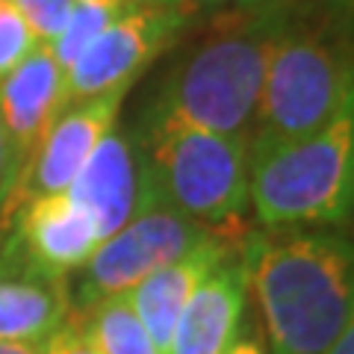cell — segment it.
<instances>
[{
  "instance_id": "cell-1",
  "label": "cell",
  "mask_w": 354,
  "mask_h": 354,
  "mask_svg": "<svg viewBox=\"0 0 354 354\" xmlns=\"http://www.w3.org/2000/svg\"><path fill=\"white\" fill-rule=\"evenodd\" d=\"M242 254L272 354H325L354 322V260L346 236L248 234Z\"/></svg>"
},
{
  "instance_id": "cell-2",
  "label": "cell",
  "mask_w": 354,
  "mask_h": 354,
  "mask_svg": "<svg viewBox=\"0 0 354 354\" xmlns=\"http://www.w3.org/2000/svg\"><path fill=\"white\" fill-rule=\"evenodd\" d=\"M298 12L225 15L213 36L165 74L142 115V127L183 124L227 136H248L266 62Z\"/></svg>"
},
{
  "instance_id": "cell-3",
  "label": "cell",
  "mask_w": 354,
  "mask_h": 354,
  "mask_svg": "<svg viewBox=\"0 0 354 354\" xmlns=\"http://www.w3.org/2000/svg\"><path fill=\"white\" fill-rule=\"evenodd\" d=\"M248 198L269 230L346 225L354 198V113L304 139L251 133Z\"/></svg>"
},
{
  "instance_id": "cell-4",
  "label": "cell",
  "mask_w": 354,
  "mask_h": 354,
  "mask_svg": "<svg viewBox=\"0 0 354 354\" xmlns=\"http://www.w3.org/2000/svg\"><path fill=\"white\" fill-rule=\"evenodd\" d=\"M142 186L209 227H236L248 204V136L183 124L142 127Z\"/></svg>"
},
{
  "instance_id": "cell-5",
  "label": "cell",
  "mask_w": 354,
  "mask_h": 354,
  "mask_svg": "<svg viewBox=\"0 0 354 354\" xmlns=\"http://www.w3.org/2000/svg\"><path fill=\"white\" fill-rule=\"evenodd\" d=\"M351 106L354 77L342 44L295 18L266 62L251 133L304 139L351 115Z\"/></svg>"
},
{
  "instance_id": "cell-6",
  "label": "cell",
  "mask_w": 354,
  "mask_h": 354,
  "mask_svg": "<svg viewBox=\"0 0 354 354\" xmlns=\"http://www.w3.org/2000/svg\"><path fill=\"white\" fill-rule=\"evenodd\" d=\"M242 227V225H236ZM218 230L227 227H209L198 218L180 213L162 198L148 192L139 183V204L136 213L121 230L104 242H97L92 257L83 266L80 290H77V310H88L106 295L127 292L142 278L157 272L160 266L180 260L183 254L204 245Z\"/></svg>"
},
{
  "instance_id": "cell-7",
  "label": "cell",
  "mask_w": 354,
  "mask_h": 354,
  "mask_svg": "<svg viewBox=\"0 0 354 354\" xmlns=\"http://www.w3.org/2000/svg\"><path fill=\"white\" fill-rule=\"evenodd\" d=\"M192 18V9H169L145 0H130L65 71V106L130 88L142 71L151 68L171 44H177Z\"/></svg>"
},
{
  "instance_id": "cell-8",
  "label": "cell",
  "mask_w": 354,
  "mask_h": 354,
  "mask_svg": "<svg viewBox=\"0 0 354 354\" xmlns=\"http://www.w3.org/2000/svg\"><path fill=\"white\" fill-rule=\"evenodd\" d=\"M95 218L68 192L32 198L15 213L0 248V278H68L97 248Z\"/></svg>"
},
{
  "instance_id": "cell-9",
  "label": "cell",
  "mask_w": 354,
  "mask_h": 354,
  "mask_svg": "<svg viewBox=\"0 0 354 354\" xmlns=\"http://www.w3.org/2000/svg\"><path fill=\"white\" fill-rule=\"evenodd\" d=\"M65 71L57 65L48 44H39L30 57L9 71L0 80V124L9 145V169L12 183L3 207H0V234H6V218L21 183L27 180V171L44 133L50 130L53 118L65 109Z\"/></svg>"
},
{
  "instance_id": "cell-10",
  "label": "cell",
  "mask_w": 354,
  "mask_h": 354,
  "mask_svg": "<svg viewBox=\"0 0 354 354\" xmlns=\"http://www.w3.org/2000/svg\"><path fill=\"white\" fill-rule=\"evenodd\" d=\"M124 95H127V88L88 97V101L65 106L62 113L53 118L50 130L44 133L41 145L36 151V160H32L30 171H27V180L21 183L15 201H12V207H9L6 230H9V225H12L15 213L27 201H32V198H44V195H59V192L71 189L74 177L80 174L83 162L88 160V153H92L97 142L118 124Z\"/></svg>"
},
{
  "instance_id": "cell-11",
  "label": "cell",
  "mask_w": 354,
  "mask_h": 354,
  "mask_svg": "<svg viewBox=\"0 0 354 354\" xmlns=\"http://www.w3.org/2000/svg\"><path fill=\"white\" fill-rule=\"evenodd\" d=\"M142 142L139 130L115 124L88 153L68 195L95 218L101 242L130 221L139 204Z\"/></svg>"
},
{
  "instance_id": "cell-12",
  "label": "cell",
  "mask_w": 354,
  "mask_h": 354,
  "mask_svg": "<svg viewBox=\"0 0 354 354\" xmlns=\"http://www.w3.org/2000/svg\"><path fill=\"white\" fill-rule=\"evenodd\" d=\"M245 239H248L245 227L218 230V234L213 239H207L204 245H198L189 254H183L180 260H171V263L160 266L157 272H151L148 278H142L130 290L133 310H136L142 328L148 330L157 354H169L177 316H180L183 304L189 301L192 290L216 269L221 260H227L230 254L242 251Z\"/></svg>"
},
{
  "instance_id": "cell-13",
  "label": "cell",
  "mask_w": 354,
  "mask_h": 354,
  "mask_svg": "<svg viewBox=\"0 0 354 354\" xmlns=\"http://www.w3.org/2000/svg\"><path fill=\"white\" fill-rule=\"evenodd\" d=\"M248 301V263L236 251L192 290L177 316L169 354H225L239 339Z\"/></svg>"
},
{
  "instance_id": "cell-14",
  "label": "cell",
  "mask_w": 354,
  "mask_h": 354,
  "mask_svg": "<svg viewBox=\"0 0 354 354\" xmlns=\"http://www.w3.org/2000/svg\"><path fill=\"white\" fill-rule=\"evenodd\" d=\"M68 281L0 278V339L44 342L68 316Z\"/></svg>"
},
{
  "instance_id": "cell-15",
  "label": "cell",
  "mask_w": 354,
  "mask_h": 354,
  "mask_svg": "<svg viewBox=\"0 0 354 354\" xmlns=\"http://www.w3.org/2000/svg\"><path fill=\"white\" fill-rule=\"evenodd\" d=\"M86 313L88 334L101 354H157L148 330L142 328L127 292H115L92 304Z\"/></svg>"
},
{
  "instance_id": "cell-16",
  "label": "cell",
  "mask_w": 354,
  "mask_h": 354,
  "mask_svg": "<svg viewBox=\"0 0 354 354\" xmlns=\"http://www.w3.org/2000/svg\"><path fill=\"white\" fill-rule=\"evenodd\" d=\"M130 3V0H127ZM124 3V6H127ZM124 6H113V3H83V0H74L71 15L65 21V27L59 30V36L53 39L48 48L53 53V59L62 71H68L74 59L95 41V36L101 32L109 21H113Z\"/></svg>"
},
{
  "instance_id": "cell-17",
  "label": "cell",
  "mask_w": 354,
  "mask_h": 354,
  "mask_svg": "<svg viewBox=\"0 0 354 354\" xmlns=\"http://www.w3.org/2000/svg\"><path fill=\"white\" fill-rule=\"evenodd\" d=\"M36 48L39 39L32 36L30 24L9 0H0V80L12 68H18Z\"/></svg>"
},
{
  "instance_id": "cell-18",
  "label": "cell",
  "mask_w": 354,
  "mask_h": 354,
  "mask_svg": "<svg viewBox=\"0 0 354 354\" xmlns=\"http://www.w3.org/2000/svg\"><path fill=\"white\" fill-rule=\"evenodd\" d=\"M9 3H12L21 12V18L30 24L39 44H50L59 36L65 21H68L74 0H9Z\"/></svg>"
},
{
  "instance_id": "cell-19",
  "label": "cell",
  "mask_w": 354,
  "mask_h": 354,
  "mask_svg": "<svg viewBox=\"0 0 354 354\" xmlns=\"http://www.w3.org/2000/svg\"><path fill=\"white\" fill-rule=\"evenodd\" d=\"M48 354H101L88 334V322L83 310H74L71 316L62 319V325L44 339Z\"/></svg>"
},
{
  "instance_id": "cell-20",
  "label": "cell",
  "mask_w": 354,
  "mask_h": 354,
  "mask_svg": "<svg viewBox=\"0 0 354 354\" xmlns=\"http://www.w3.org/2000/svg\"><path fill=\"white\" fill-rule=\"evenodd\" d=\"M304 0H192V12H221V15H239V12H298Z\"/></svg>"
},
{
  "instance_id": "cell-21",
  "label": "cell",
  "mask_w": 354,
  "mask_h": 354,
  "mask_svg": "<svg viewBox=\"0 0 354 354\" xmlns=\"http://www.w3.org/2000/svg\"><path fill=\"white\" fill-rule=\"evenodd\" d=\"M9 183H12V169H9V145H6V133L0 124V207H3L9 195Z\"/></svg>"
},
{
  "instance_id": "cell-22",
  "label": "cell",
  "mask_w": 354,
  "mask_h": 354,
  "mask_svg": "<svg viewBox=\"0 0 354 354\" xmlns=\"http://www.w3.org/2000/svg\"><path fill=\"white\" fill-rule=\"evenodd\" d=\"M0 354H48L44 342H18V339H0Z\"/></svg>"
},
{
  "instance_id": "cell-23",
  "label": "cell",
  "mask_w": 354,
  "mask_h": 354,
  "mask_svg": "<svg viewBox=\"0 0 354 354\" xmlns=\"http://www.w3.org/2000/svg\"><path fill=\"white\" fill-rule=\"evenodd\" d=\"M325 354H354V322L342 330L334 342H330V348Z\"/></svg>"
},
{
  "instance_id": "cell-24",
  "label": "cell",
  "mask_w": 354,
  "mask_h": 354,
  "mask_svg": "<svg viewBox=\"0 0 354 354\" xmlns=\"http://www.w3.org/2000/svg\"><path fill=\"white\" fill-rule=\"evenodd\" d=\"M225 354H266V348H263V342L257 337H242Z\"/></svg>"
},
{
  "instance_id": "cell-25",
  "label": "cell",
  "mask_w": 354,
  "mask_h": 354,
  "mask_svg": "<svg viewBox=\"0 0 354 354\" xmlns=\"http://www.w3.org/2000/svg\"><path fill=\"white\" fill-rule=\"evenodd\" d=\"M325 9L330 12V18L337 21V24H342V21H348L351 15V0H322Z\"/></svg>"
},
{
  "instance_id": "cell-26",
  "label": "cell",
  "mask_w": 354,
  "mask_h": 354,
  "mask_svg": "<svg viewBox=\"0 0 354 354\" xmlns=\"http://www.w3.org/2000/svg\"><path fill=\"white\" fill-rule=\"evenodd\" d=\"M153 6H169V9H192V0H145Z\"/></svg>"
},
{
  "instance_id": "cell-27",
  "label": "cell",
  "mask_w": 354,
  "mask_h": 354,
  "mask_svg": "<svg viewBox=\"0 0 354 354\" xmlns=\"http://www.w3.org/2000/svg\"><path fill=\"white\" fill-rule=\"evenodd\" d=\"M83 3H113V6H124L127 0H83Z\"/></svg>"
}]
</instances>
